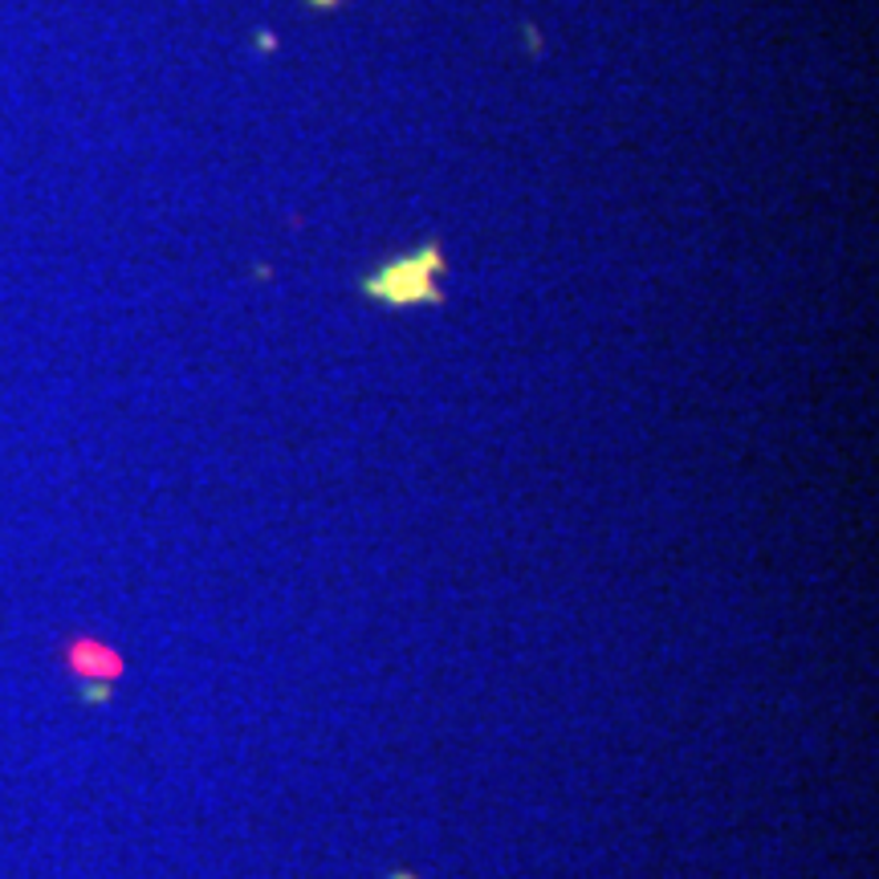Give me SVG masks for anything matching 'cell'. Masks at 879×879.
Wrapping results in <instances>:
<instances>
[{
  "instance_id": "obj_4",
  "label": "cell",
  "mask_w": 879,
  "mask_h": 879,
  "mask_svg": "<svg viewBox=\"0 0 879 879\" xmlns=\"http://www.w3.org/2000/svg\"><path fill=\"white\" fill-rule=\"evenodd\" d=\"M395 879H412V876H395Z\"/></svg>"
},
{
  "instance_id": "obj_1",
  "label": "cell",
  "mask_w": 879,
  "mask_h": 879,
  "mask_svg": "<svg viewBox=\"0 0 879 879\" xmlns=\"http://www.w3.org/2000/svg\"><path fill=\"white\" fill-rule=\"evenodd\" d=\"M439 273H444V249H439V240H427L424 249L395 257V261L379 265L371 277H363V293L371 302L391 306V310L439 306L444 302V293L436 289Z\"/></svg>"
},
{
  "instance_id": "obj_3",
  "label": "cell",
  "mask_w": 879,
  "mask_h": 879,
  "mask_svg": "<svg viewBox=\"0 0 879 879\" xmlns=\"http://www.w3.org/2000/svg\"><path fill=\"white\" fill-rule=\"evenodd\" d=\"M306 4H314V9H334V4H342V0H306Z\"/></svg>"
},
{
  "instance_id": "obj_2",
  "label": "cell",
  "mask_w": 879,
  "mask_h": 879,
  "mask_svg": "<svg viewBox=\"0 0 879 879\" xmlns=\"http://www.w3.org/2000/svg\"><path fill=\"white\" fill-rule=\"evenodd\" d=\"M257 45H261V50H277V38L273 33H257Z\"/></svg>"
}]
</instances>
